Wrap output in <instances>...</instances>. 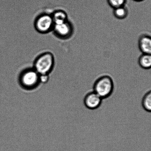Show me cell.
Here are the masks:
<instances>
[{
	"label": "cell",
	"mask_w": 151,
	"mask_h": 151,
	"mask_svg": "<svg viewBox=\"0 0 151 151\" xmlns=\"http://www.w3.org/2000/svg\"><path fill=\"white\" fill-rule=\"evenodd\" d=\"M114 89V83L109 76H101L96 79L93 85V91L102 99H106L112 95Z\"/></svg>",
	"instance_id": "1"
},
{
	"label": "cell",
	"mask_w": 151,
	"mask_h": 151,
	"mask_svg": "<svg viewBox=\"0 0 151 151\" xmlns=\"http://www.w3.org/2000/svg\"><path fill=\"white\" fill-rule=\"evenodd\" d=\"M54 63L52 54L45 53L37 59L35 64V70L40 75H47L52 69Z\"/></svg>",
	"instance_id": "2"
},
{
	"label": "cell",
	"mask_w": 151,
	"mask_h": 151,
	"mask_svg": "<svg viewBox=\"0 0 151 151\" xmlns=\"http://www.w3.org/2000/svg\"><path fill=\"white\" fill-rule=\"evenodd\" d=\"M103 99L94 91H90L85 95L84 98V106L90 110H95L101 106Z\"/></svg>",
	"instance_id": "3"
},
{
	"label": "cell",
	"mask_w": 151,
	"mask_h": 151,
	"mask_svg": "<svg viewBox=\"0 0 151 151\" xmlns=\"http://www.w3.org/2000/svg\"><path fill=\"white\" fill-rule=\"evenodd\" d=\"M54 26L52 16L48 14L42 15L40 16L35 22L37 30L42 33L49 32Z\"/></svg>",
	"instance_id": "4"
},
{
	"label": "cell",
	"mask_w": 151,
	"mask_h": 151,
	"mask_svg": "<svg viewBox=\"0 0 151 151\" xmlns=\"http://www.w3.org/2000/svg\"><path fill=\"white\" fill-rule=\"evenodd\" d=\"M40 80L39 74L35 70H30L25 72L22 75V84L27 87H32L37 84Z\"/></svg>",
	"instance_id": "5"
},
{
	"label": "cell",
	"mask_w": 151,
	"mask_h": 151,
	"mask_svg": "<svg viewBox=\"0 0 151 151\" xmlns=\"http://www.w3.org/2000/svg\"><path fill=\"white\" fill-rule=\"evenodd\" d=\"M54 29L58 35L63 38L69 37L73 32V26L68 20L60 24L54 25Z\"/></svg>",
	"instance_id": "6"
},
{
	"label": "cell",
	"mask_w": 151,
	"mask_h": 151,
	"mask_svg": "<svg viewBox=\"0 0 151 151\" xmlns=\"http://www.w3.org/2000/svg\"><path fill=\"white\" fill-rule=\"evenodd\" d=\"M138 47L142 54H151V38L150 35L146 34L142 35L138 40Z\"/></svg>",
	"instance_id": "7"
},
{
	"label": "cell",
	"mask_w": 151,
	"mask_h": 151,
	"mask_svg": "<svg viewBox=\"0 0 151 151\" xmlns=\"http://www.w3.org/2000/svg\"><path fill=\"white\" fill-rule=\"evenodd\" d=\"M138 63L140 67L143 69H149L151 66V54H142L139 57Z\"/></svg>",
	"instance_id": "8"
},
{
	"label": "cell",
	"mask_w": 151,
	"mask_h": 151,
	"mask_svg": "<svg viewBox=\"0 0 151 151\" xmlns=\"http://www.w3.org/2000/svg\"><path fill=\"white\" fill-rule=\"evenodd\" d=\"M52 16L54 21V25L60 24L68 21L67 14L62 10L56 11Z\"/></svg>",
	"instance_id": "9"
},
{
	"label": "cell",
	"mask_w": 151,
	"mask_h": 151,
	"mask_svg": "<svg viewBox=\"0 0 151 151\" xmlns=\"http://www.w3.org/2000/svg\"><path fill=\"white\" fill-rule=\"evenodd\" d=\"M113 14L116 19L123 20L126 18L128 14V10L125 6L113 9Z\"/></svg>",
	"instance_id": "10"
},
{
	"label": "cell",
	"mask_w": 151,
	"mask_h": 151,
	"mask_svg": "<svg viewBox=\"0 0 151 151\" xmlns=\"http://www.w3.org/2000/svg\"><path fill=\"white\" fill-rule=\"evenodd\" d=\"M142 105L143 109L147 112L151 111V92L147 91L143 96L142 100Z\"/></svg>",
	"instance_id": "11"
},
{
	"label": "cell",
	"mask_w": 151,
	"mask_h": 151,
	"mask_svg": "<svg viewBox=\"0 0 151 151\" xmlns=\"http://www.w3.org/2000/svg\"><path fill=\"white\" fill-rule=\"evenodd\" d=\"M107 1L109 5L114 9L125 6L127 0H107Z\"/></svg>",
	"instance_id": "12"
},
{
	"label": "cell",
	"mask_w": 151,
	"mask_h": 151,
	"mask_svg": "<svg viewBox=\"0 0 151 151\" xmlns=\"http://www.w3.org/2000/svg\"><path fill=\"white\" fill-rule=\"evenodd\" d=\"M40 75V80H41L42 82H45L48 79V76H47V75Z\"/></svg>",
	"instance_id": "13"
},
{
	"label": "cell",
	"mask_w": 151,
	"mask_h": 151,
	"mask_svg": "<svg viewBox=\"0 0 151 151\" xmlns=\"http://www.w3.org/2000/svg\"><path fill=\"white\" fill-rule=\"evenodd\" d=\"M133 1H136V2H141V1H144V0H133Z\"/></svg>",
	"instance_id": "14"
}]
</instances>
